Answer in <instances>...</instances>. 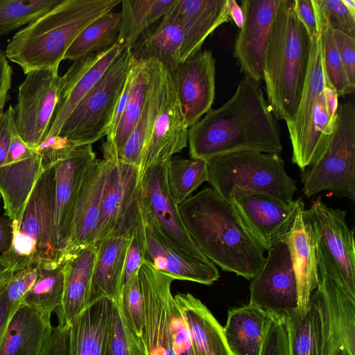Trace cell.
Listing matches in <instances>:
<instances>
[{"mask_svg": "<svg viewBox=\"0 0 355 355\" xmlns=\"http://www.w3.org/2000/svg\"><path fill=\"white\" fill-rule=\"evenodd\" d=\"M190 158L208 160L239 151L279 154L280 130L259 82L244 75L233 96L189 130Z\"/></svg>", "mask_w": 355, "mask_h": 355, "instance_id": "cell-1", "label": "cell"}, {"mask_svg": "<svg viewBox=\"0 0 355 355\" xmlns=\"http://www.w3.org/2000/svg\"><path fill=\"white\" fill-rule=\"evenodd\" d=\"M178 210L190 236L212 263L248 280L259 272L264 250L231 202L205 187L180 204Z\"/></svg>", "mask_w": 355, "mask_h": 355, "instance_id": "cell-2", "label": "cell"}, {"mask_svg": "<svg viewBox=\"0 0 355 355\" xmlns=\"http://www.w3.org/2000/svg\"><path fill=\"white\" fill-rule=\"evenodd\" d=\"M120 0H62L15 33L5 55L24 74L56 69L71 44L90 23L112 11Z\"/></svg>", "mask_w": 355, "mask_h": 355, "instance_id": "cell-3", "label": "cell"}, {"mask_svg": "<svg viewBox=\"0 0 355 355\" xmlns=\"http://www.w3.org/2000/svg\"><path fill=\"white\" fill-rule=\"evenodd\" d=\"M310 37L293 8L280 0L266 52L263 80L270 109L286 125L294 120L306 80Z\"/></svg>", "mask_w": 355, "mask_h": 355, "instance_id": "cell-4", "label": "cell"}, {"mask_svg": "<svg viewBox=\"0 0 355 355\" xmlns=\"http://www.w3.org/2000/svg\"><path fill=\"white\" fill-rule=\"evenodd\" d=\"M207 161V182L229 201L236 192L269 196L284 204L293 200L296 182L285 170L278 154L245 150L212 157Z\"/></svg>", "mask_w": 355, "mask_h": 355, "instance_id": "cell-5", "label": "cell"}, {"mask_svg": "<svg viewBox=\"0 0 355 355\" xmlns=\"http://www.w3.org/2000/svg\"><path fill=\"white\" fill-rule=\"evenodd\" d=\"M303 193L311 197L329 191L355 201V106L338 105L331 137L321 155L301 173Z\"/></svg>", "mask_w": 355, "mask_h": 355, "instance_id": "cell-6", "label": "cell"}, {"mask_svg": "<svg viewBox=\"0 0 355 355\" xmlns=\"http://www.w3.org/2000/svg\"><path fill=\"white\" fill-rule=\"evenodd\" d=\"M346 213L327 206L321 196L303 210L313 235L318 274L331 279L355 299L354 233L346 223Z\"/></svg>", "mask_w": 355, "mask_h": 355, "instance_id": "cell-7", "label": "cell"}, {"mask_svg": "<svg viewBox=\"0 0 355 355\" xmlns=\"http://www.w3.org/2000/svg\"><path fill=\"white\" fill-rule=\"evenodd\" d=\"M133 60L130 49H123L99 81L73 110L58 135L76 147L92 145L103 137Z\"/></svg>", "mask_w": 355, "mask_h": 355, "instance_id": "cell-8", "label": "cell"}, {"mask_svg": "<svg viewBox=\"0 0 355 355\" xmlns=\"http://www.w3.org/2000/svg\"><path fill=\"white\" fill-rule=\"evenodd\" d=\"M105 161L95 245L110 235H131L136 227L144 223L140 168L121 162Z\"/></svg>", "mask_w": 355, "mask_h": 355, "instance_id": "cell-9", "label": "cell"}, {"mask_svg": "<svg viewBox=\"0 0 355 355\" xmlns=\"http://www.w3.org/2000/svg\"><path fill=\"white\" fill-rule=\"evenodd\" d=\"M167 163L155 165L141 174V202L144 219L173 250L188 258L208 259L188 233L167 182Z\"/></svg>", "mask_w": 355, "mask_h": 355, "instance_id": "cell-10", "label": "cell"}, {"mask_svg": "<svg viewBox=\"0 0 355 355\" xmlns=\"http://www.w3.org/2000/svg\"><path fill=\"white\" fill-rule=\"evenodd\" d=\"M18 89L15 107L17 130L27 146L35 150L44 140L59 100L58 70L28 73Z\"/></svg>", "mask_w": 355, "mask_h": 355, "instance_id": "cell-11", "label": "cell"}, {"mask_svg": "<svg viewBox=\"0 0 355 355\" xmlns=\"http://www.w3.org/2000/svg\"><path fill=\"white\" fill-rule=\"evenodd\" d=\"M137 275L144 311L141 338L147 355H175L171 327V311L175 301L171 288L174 279L144 259Z\"/></svg>", "mask_w": 355, "mask_h": 355, "instance_id": "cell-12", "label": "cell"}, {"mask_svg": "<svg viewBox=\"0 0 355 355\" xmlns=\"http://www.w3.org/2000/svg\"><path fill=\"white\" fill-rule=\"evenodd\" d=\"M229 201L264 251L286 240L300 209L304 206L301 198L284 204L255 193L236 192Z\"/></svg>", "mask_w": 355, "mask_h": 355, "instance_id": "cell-13", "label": "cell"}, {"mask_svg": "<svg viewBox=\"0 0 355 355\" xmlns=\"http://www.w3.org/2000/svg\"><path fill=\"white\" fill-rule=\"evenodd\" d=\"M96 159L91 144L75 148L65 159L55 164L53 230L55 245L64 263L69 245L73 218L85 174Z\"/></svg>", "mask_w": 355, "mask_h": 355, "instance_id": "cell-14", "label": "cell"}, {"mask_svg": "<svg viewBox=\"0 0 355 355\" xmlns=\"http://www.w3.org/2000/svg\"><path fill=\"white\" fill-rule=\"evenodd\" d=\"M187 126L169 71L163 67L162 89L158 112L144 150L141 173L168 161L187 146Z\"/></svg>", "mask_w": 355, "mask_h": 355, "instance_id": "cell-15", "label": "cell"}, {"mask_svg": "<svg viewBox=\"0 0 355 355\" xmlns=\"http://www.w3.org/2000/svg\"><path fill=\"white\" fill-rule=\"evenodd\" d=\"M250 280L249 303L270 311L296 310L297 284L286 241L268 251L263 266Z\"/></svg>", "mask_w": 355, "mask_h": 355, "instance_id": "cell-16", "label": "cell"}, {"mask_svg": "<svg viewBox=\"0 0 355 355\" xmlns=\"http://www.w3.org/2000/svg\"><path fill=\"white\" fill-rule=\"evenodd\" d=\"M189 128L211 110L216 94L215 60L200 50L169 71Z\"/></svg>", "mask_w": 355, "mask_h": 355, "instance_id": "cell-17", "label": "cell"}, {"mask_svg": "<svg viewBox=\"0 0 355 355\" xmlns=\"http://www.w3.org/2000/svg\"><path fill=\"white\" fill-rule=\"evenodd\" d=\"M280 0H242L244 21L237 34L234 57L241 69L257 82L263 80L266 52Z\"/></svg>", "mask_w": 355, "mask_h": 355, "instance_id": "cell-18", "label": "cell"}, {"mask_svg": "<svg viewBox=\"0 0 355 355\" xmlns=\"http://www.w3.org/2000/svg\"><path fill=\"white\" fill-rule=\"evenodd\" d=\"M315 291L324 320L320 355H355V299L324 275Z\"/></svg>", "mask_w": 355, "mask_h": 355, "instance_id": "cell-19", "label": "cell"}, {"mask_svg": "<svg viewBox=\"0 0 355 355\" xmlns=\"http://www.w3.org/2000/svg\"><path fill=\"white\" fill-rule=\"evenodd\" d=\"M122 50L116 43L104 51L73 61L67 72L60 76L58 103L44 139L58 135L73 110L99 81Z\"/></svg>", "mask_w": 355, "mask_h": 355, "instance_id": "cell-20", "label": "cell"}, {"mask_svg": "<svg viewBox=\"0 0 355 355\" xmlns=\"http://www.w3.org/2000/svg\"><path fill=\"white\" fill-rule=\"evenodd\" d=\"M55 173V164L45 169L32 191L20 221L15 220L18 230L35 242L40 265L63 264L54 239Z\"/></svg>", "mask_w": 355, "mask_h": 355, "instance_id": "cell-21", "label": "cell"}, {"mask_svg": "<svg viewBox=\"0 0 355 355\" xmlns=\"http://www.w3.org/2000/svg\"><path fill=\"white\" fill-rule=\"evenodd\" d=\"M105 173L106 161L96 159L85 174L75 207L71 239L64 254V263L95 243Z\"/></svg>", "mask_w": 355, "mask_h": 355, "instance_id": "cell-22", "label": "cell"}, {"mask_svg": "<svg viewBox=\"0 0 355 355\" xmlns=\"http://www.w3.org/2000/svg\"><path fill=\"white\" fill-rule=\"evenodd\" d=\"M113 301L88 304L69 324L68 355H110Z\"/></svg>", "mask_w": 355, "mask_h": 355, "instance_id": "cell-23", "label": "cell"}, {"mask_svg": "<svg viewBox=\"0 0 355 355\" xmlns=\"http://www.w3.org/2000/svg\"><path fill=\"white\" fill-rule=\"evenodd\" d=\"M145 221L146 251L144 259L159 272L175 279L211 285L220 277L216 265L209 259L200 261L182 255L171 249L158 232Z\"/></svg>", "mask_w": 355, "mask_h": 355, "instance_id": "cell-24", "label": "cell"}, {"mask_svg": "<svg viewBox=\"0 0 355 355\" xmlns=\"http://www.w3.org/2000/svg\"><path fill=\"white\" fill-rule=\"evenodd\" d=\"M325 86L321 35L311 40L307 74L294 120L287 124L292 145V162L298 166L309 136L313 113Z\"/></svg>", "mask_w": 355, "mask_h": 355, "instance_id": "cell-25", "label": "cell"}, {"mask_svg": "<svg viewBox=\"0 0 355 355\" xmlns=\"http://www.w3.org/2000/svg\"><path fill=\"white\" fill-rule=\"evenodd\" d=\"M51 314L22 304L12 318L0 355H44L53 327Z\"/></svg>", "mask_w": 355, "mask_h": 355, "instance_id": "cell-26", "label": "cell"}, {"mask_svg": "<svg viewBox=\"0 0 355 355\" xmlns=\"http://www.w3.org/2000/svg\"><path fill=\"white\" fill-rule=\"evenodd\" d=\"M227 3V0H178L176 9L184 35L180 62L201 50L205 39L230 21Z\"/></svg>", "mask_w": 355, "mask_h": 355, "instance_id": "cell-27", "label": "cell"}, {"mask_svg": "<svg viewBox=\"0 0 355 355\" xmlns=\"http://www.w3.org/2000/svg\"><path fill=\"white\" fill-rule=\"evenodd\" d=\"M177 3L156 26L146 31L132 46L130 51L135 60H157L169 71L180 62L184 35Z\"/></svg>", "mask_w": 355, "mask_h": 355, "instance_id": "cell-28", "label": "cell"}, {"mask_svg": "<svg viewBox=\"0 0 355 355\" xmlns=\"http://www.w3.org/2000/svg\"><path fill=\"white\" fill-rule=\"evenodd\" d=\"M302 207L286 239L294 270L297 289V307L295 312L303 315L318 282V268L314 242L310 225L304 219Z\"/></svg>", "mask_w": 355, "mask_h": 355, "instance_id": "cell-29", "label": "cell"}, {"mask_svg": "<svg viewBox=\"0 0 355 355\" xmlns=\"http://www.w3.org/2000/svg\"><path fill=\"white\" fill-rule=\"evenodd\" d=\"M130 240V234H113L96 245L97 252L88 304L103 297L118 300Z\"/></svg>", "mask_w": 355, "mask_h": 355, "instance_id": "cell-30", "label": "cell"}, {"mask_svg": "<svg viewBox=\"0 0 355 355\" xmlns=\"http://www.w3.org/2000/svg\"><path fill=\"white\" fill-rule=\"evenodd\" d=\"M174 298L187 325L193 355H233L223 327L198 298L189 293Z\"/></svg>", "mask_w": 355, "mask_h": 355, "instance_id": "cell-31", "label": "cell"}, {"mask_svg": "<svg viewBox=\"0 0 355 355\" xmlns=\"http://www.w3.org/2000/svg\"><path fill=\"white\" fill-rule=\"evenodd\" d=\"M97 247L94 245L64 263L65 279L61 305L55 311L58 324L69 325L87 306Z\"/></svg>", "mask_w": 355, "mask_h": 355, "instance_id": "cell-32", "label": "cell"}, {"mask_svg": "<svg viewBox=\"0 0 355 355\" xmlns=\"http://www.w3.org/2000/svg\"><path fill=\"white\" fill-rule=\"evenodd\" d=\"M45 170L35 152L31 157L0 166V194L5 215L20 221L32 191Z\"/></svg>", "mask_w": 355, "mask_h": 355, "instance_id": "cell-33", "label": "cell"}, {"mask_svg": "<svg viewBox=\"0 0 355 355\" xmlns=\"http://www.w3.org/2000/svg\"><path fill=\"white\" fill-rule=\"evenodd\" d=\"M269 319V311L251 303L230 310L223 331L232 354L259 355Z\"/></svg>", "mask_w": 355, "mask_h": 355, "instance_id": "cell-34", "label": "cell"}, {"mask_svg": "<svg viewBox=\"0 0 355 355\" xmlns=\"http://www.w3.org/2000/svg\"><path fill=\"white\" fill-rule=\"evenodd\" d=\"M146 61L149 67V82L144 106L116 161L139 168L158 112L162 89L163 66L155 60Z\"/></svg>", "mask_w": 355, "mask_h": 355, "instance_id": "cell-35", "label": "cell"}, {"mask_svg": "<svg viewBox=\"0 0 355 355\" xmlns=\"http://www.w3.org/2000/svg\"><path fill=\"white\" fill-rule=\"evenodd\" d=\"M292 355H320L324 320L319 297L314 290L306 312L285 313Z\"/></svg>", "mask_w": 355, "mask_h": 355, "instance_id": "cell-36", "label": "cell"}, {"mask_svg": "<svg viewBox=\"0 0 355 355\" xmlns=\"http://www.w3.org/2000/svg\"><path fill=\"white\" fill-rule=\"evenodd\" d=\"M178 0H123L121 24L117 43L131 48L137 39L168 12Z\"/></svg>", "mask_w": 355, "mask_h": 355, "instance_id": "cell-37", "label": "cell"}, {"mask_svg": "<svg viewBox=\"0 0 355 355\" xmlns=\"http://www.w3.org/2000/svg\"><path fill=\"white\" fill-rule=\"evenodd\" d=\"M121 12L110 11L90 23L78 35L64 54L72 61L104 51L117 43Z\"/></svg>", "mask_w": 355, "mask_h": 355, "instance_id": "cell-38", "label": "cell"}, {"mask_svg": "<svg viewBox=\"0 0 355 355\" xmlns=\"http://www.w3.org/2000/svg\"><path fill=\"white\" fill-rule=\"evenodd\" d=\"M134 65V80L127 104L119 123L113 143L107 151L103 153V159L107 161H117L119 154L144 106L149 82L148 64L147 61L135 60Z\"/></svg>", "mask_w": 355, "mask_h": 355, "instance_id": "cell-39", "label": "cell"}, {"mask_svg": "<svg viewBox=\"0 0 355 355\" xmlns=\"http://www.w3.org/2000/svg\"><path fill=\"white\" fill-rule=\"evenodd\" d=\"M64 279V263L39 266L37 278L26 295L24 304L52 314L61 305Z\"/></svg>", "mask_w": 355, "mask_h": 355, "instance_id": "cell-40", "label": "cell"}, {"mask_svg": "<svg viewBox=\"0 0 355 355\" xmlns=\"http://www.w3.org/2000/svg\"><path fill=\"white\" fill-rule=\"evenodd\" d=\"M208 180L207 161L173 156L167 163V182L171 196L179 205L201 184Z\"/></svg>", "mask_w": 355, "mask_h": 355, "instance_id": "cell-41", "label": "cell"}, {"mask_svg": "<svg viewBox=\"0 0 355 355\" xmlns=\"http://www.w3.org/2000/svg\"><path fill=\"white\" fill-rule=\"evenodd\" d=\"M62 0H0V36L29 24Z\"/></svg>", "mask_w": 355, "mask_h": 355, "instance_id": "cell-42", "label": "cell"}, {"mask_svg": "<svg viewBox=\"0 0 355 355\" xmlns=\"http://www.w3.org/2000/svg\"><path fill=\"white\" fill-rule=\"evenodd\" d=\"M319 33L322 40L325 85L335 89L338 97L352 94L355 89V85L349 80L347 74L334 41L332 29L327 27Z\"/></svg>", "mask_w": 355, "mask_h": 355, "instance_id": "cell-43", "label": "cell"}, {"mask_svg": "<svg viewBox=\"0 0 355 355\" xmlns=\"http://www.w3.org/2000/svg\"><path fill=\"white\" fill-rule=\"evenodd\" d=\"M110 355H147L141 336L130 327L116 302L113 301Z\"/></svg>", "mask_w": 355, "mask_h": 355, "instance_id": "cell-44", "label": "cell"}, {"mask_svg": "<svg viewBox=\"0 0 355 355\" xmlns=\"http://www.w3.org/2000/svg\"><path fill=\"white\" fill-rule=\"evenodd\" d=\"M318 33L327 27L355 38V17L341 0H311Z\"/></svg>", "mask_w": 355, "mask_h": 355, "instance_id": "cell-45", "label": "cell"}, {"mask_svg": "<svg viewBox=\"0 0 355 355\" xmlns=\"http://www.w3.org/2000/svg\"><path fill=\"white\" fill-rule=\"evenodd\" d=\"M116 302L131 329L141 337L144 311L137 275L123 284Z\"/></svg>", "mask_w": 355, "mask_h": 355, "instance_id": "cell-46", "label": "cell"}, {"mask_svg": "<svg viewBox=\"0 0 355 355\" xmlns=\"http://www.w3.org/2000/svg\"><path fill=\"white\" fill-rule=\"evenodd\" d=\"M269 312L270 319L259 355H292L286 313Z\"/></svg>", "mask_w": 355, "mask_h": 355, "instance_id": "cell-47", "label": "cell"}, {"mask_svg": "<svg viewBox=\"0 0 355 355\" xmlns=\"http://www.w3.org/2000/svg\"><path fill=\"white\" fill-rule=\"evenodd\" d=\"M39 266L35 265L12 274L7 281L5 293L12 304L21 306L34 285L38 275Z\"/></svg>", "mask_w": 355, "mask_h": 355, "instance_id": "cell-48", "label": "cell"}, {"mask_svg": "<svg viewBox=\"0 0 355 355\" xmlns=\"http://www.w3.org/2000/svg\"><path fill=\"white\" fill-rule=\"evenodd\" d=\"M145 221L136 227L130 235L126 254L123 277V284L137 275L144 261L146 251Z\"/></svg>", "mask_w": 355, "mask_h": 355, "instance_id": "cell-49", "label": "cell"}, {"mask_svg": "<svg viewBox=\"0 0 355 355\" xmlns=\"http://www.w3.org/2000/svg\"><path fill=\"white\" fill-rule=\"evenodd\" d=\"M71 142L60 136H51L44 139L34 150L41 157L44 169L67 157L75 148Z\"/></svg>", "mask_w": 355, "mask_h": 355, "instance_id": "cell-50", "label": "cell"}, {"mask_svg": "<svg viewBox=\"0 0 355 355\" xmlns=\"http://www.w3.org/2000/svg\"><path fill=\"white\" fill-rule=\"evenodd\" d=\"M332 35L349 79L355 85V38L339 30H332Z\"/></svg>", "mask_w": 355, "mask_h": 355, "instance_id": "cell-51", "label": "cell"}, {"mask_svg": "<svg viewBox=\"0 0 355 355\" xmlns=\"http://www.w3.org/2000/svg\"><path fill=\"white\" fill-rule=\"evenodd\" d=\"M15 112L11 105L0 111V166L4 164L8 151L11 135L15 128Z\"/></svg>", "mask_w": 355, "mask_h": 355, "instance_id": "cell-52", "label": "cell"}, {"mask_svg": "<svg viewBox=\"0 0 355 355\" xmlns=\"http://www.w3.org/2000/svg\"><path fill=\"white\" fill-rule=\"evenodd\" d=\"M293 8L298 19L306 28L311 40L319 33L311 0H293Z\"/></svg>", "mask_w": 355, "mask_h": 355, "instance_id": "cell-53", "label": "cell"}, {"mask_svg": "<svg viewBox=\"0 0 355 355\" xmlns=\"http://www.w3.org/2000/svg\"><path fill=\"white\" fill-rule=\"evenodd\" d=\"M35 153V152L31 149L20 137L15 126L12 132L8 155L4 164L17 162L31 157Z\"/></svg>", "mask_w": 355, "mask_h": 355, "instance_id": "cell-54", "label": "cell"}, {"mask_svg": "<svg viewBox=\"0 0 355 355\" xmlns=\"http://www.w3.org/2000/svg\"><path fill=\"white\" fill-rule=\"evenodd\" d=\"M69 326L53 327L51 338L44 355H68Z\"/></svg>", "mask_w": 355, "mask_h": 355, "instance_id": "cell-55", "label": "cell"}, {"mask_svg": "<svg viewBox=\"0 0 355 355\" xmlns=\"http://www.w3.org/2000/svg\"><path fill=\"white\" fill-rule=\"evenodd\" d=\"M8 279L0 287V348L9 323L20 306L11 304L6 297L5 288Z\"/></svg>", "mask_w": 355, "mask_h": 355, "instance_id": "cell-56", "label": "cell"}, {"mask_svg": "<svg viewBox=\"0 0 355 355\" xmlns=\"http://www.w3.org/2000/svg\"><path fill=\"white\" fill-rule=\"evenodd\" d=\"M12 68L0 49V111L3 110L8 101L12 83Z\"/></svg>", "mask_w": 355, "mask_h": 355, "instance_id": "cell-57", "label": "cell"}, {"mask_svg": "<svg viewBox=\"0 0 355 355\" xmlns=\"http://www.w3.org/2000/svg\"><path fill=\"white\" fill-rule=\"evenodd\" d=\"M12 236V220L6 215L0 216V254L9 249Z\"/></svg>", "mask_w": 355, "mask_h": 355, "instance_id": "cell-58", "label": "cell"}, {"mask_svg": "<svg viewBox=\"0 0 355 355\" xmlns=\"http://www.w3.org/2000/svg\"><path fill=\"white\" fill-rule=\"evenodd\" d=\"M327 112L331 122L334 123L338 107V96L333 88L325 85L323 89Z\"/></svg>", "mask_w": 355, "mask_h": 355, "instance_id": "cell-59", "label": "cell"}, {"mask_svg": "<svg viewBox=\"0 0 355 355\" xmlns=\"http://www.w3.org/2000/svg\"><path fill=\"white\" fill-rule=\"evenodd\" d=\"M227 8L230 19L241 28L244 21V14L241 6L235 0H227Z\"/></svg>", "mask_w": 355, "mask_h": 355, "instance_id": "cell-60", "label": "cell"}, {"mask_svg": "<svg viewBox=\"0 0 355 355\" xmlns=\"http://www.w3.org/2000/svg\"><path fill=\"white\" fill-rule=\"evenodd\" d=\"M345 7L349 13L355 17V1L354 0H341Z\"/></svg>", "mask_w": 355, "mask_h": 355, "instance_id": "cell-61", "label": "cell"}, {"mask_svg": "<svg viewBox=\"0 0 355 355\" xmlns=\"http://www.w3.org/2000/svg\"><path fill=\"white\" fill-rule=\"evenodd\" d=\"M12 274L14 273L9 271H6L0 266V287L10 276H12Z\"/></svg>", "mask_w": 355, "mask_h": 355, "instance_id": "cell-62", "label": "cell"}, {"mask_svg": "<svg viewBox=\"0 0 355 355\" xmlns=\"http://www.w3.org/2000/svg\"><path fill=\"white\" fill-rule=\"evenodd\" d=\"M1 194H0V205H1ZM0 210H1V207H0Z\"/></svg>", "mask_w": 355, "mask_h": 355, "instance_id": "cell-63", "label": "cell"}]
</instances>
